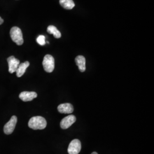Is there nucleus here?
<instances>
[{
    "label": "nucleus",
    "instance_id": "obj_1",
    "mask_svg": "<svg viewBox=\"0 0 154 154\" xmlns=\"http://www.w3.org/2000/svg\"><path fill=\"white\" fill-rule=\"evenodd\" d=\"M28 126L33 130H43L47 126V122L42 116H34L29 120Z\"/></svg>",
    "mask_w": 154,
    "mask_h": 154
},
{
    "label": "nucleus",
    "instance_id": "obj_2",
    "mask_svg": "<svg viewBox=\"0 0 154 154\" xmlns=\"http://www.w3.org/2000/svg\"><path fill=\"white\" fill-rule=\"evenodd\" d=\"M10 34L12 41L17 45L20 46L23 44L22 31L18 27L14 26L11 28Z\"/></svg>",
    "mask_w": 154,
    "mask_h": 154
},
{
    "label": "nucleus",
    "instance_id": "obj_3",
    "mask_svg": "<svg viewBox=\"0 0 154 154\" xmlns=\"http://www.w3.org/2000/svg\"><path fill=\"white\" fill-rule=\"evenodd\" d=\"M42 65L45 72H53L55 67V61L54 57L49 54L45 55L42 62Z\"/></svg>",
    "mask_w": 154,
    "mask_h": 154
},
{
    "label": "nucleus",
    "instance_id": "obj_4",
    "mask_svg": "<svg viewBox=\"0 0 154 154\" xmlns=\"http://www.w3.org/2000/svg\"><path fill=\"white\" fill-rule=\"evenodd\" d=\"M17 122V117L16 116H11V119L8 123H6L4 127V131L6 135H10L14 131V128L16 126Z\"/></svg>",
    "mask_w": 154,
    "mask_h": 154
},
{
    "label": "nucleus",
    "instance_id": "obj_5",
    "mask_svg": "<svg viewBox=\"0 0 154 154\" xmlns=\"http://www.w3.org/2000/svg\"><path fill=\"white\" fill-rule=\"evenodd\" d=\"M81 149V143L78 139L72 140L69 144L68 153L69 154H78Z\"/></svg>",
    "mask_w": 154,
    "mask_h": 154
},
{
    "label": "nucleus",
    "instance_id": "obj_6",
    "mask_svg": "<svg viewBox=\"0 0 154 154\" xmlns=\"http://www.w3.org/2000/svg\"><path fill=\"white\" fill-rule=\"evenodd\" d=\"M76 121V118L74 115H69L64 118L60 123V126L62 129H67Z\"/></svg>",
    "mask_w": 154,
    "mask_h": 154
},
{
    "label": "nucleus",
    "instance_id": "obj_7",
    "mask_svg": "<svg viewBox=\"0 0 154 154\" xmlns=\"http://www.w3.org/2000/svg\"><path fill=\"white\" fill-rule=\"evenodd\" d=\"M7 61L9 65V72L12 74L16 72L17 69L20 65V61L14 56H11L7 59Z\"/></svg>",
    "mask_w": 154,
    "mask_h": 154
},
{
    "label": "nucleus",
    "instance_id": "obj_8",
    "mask_svg": "<svg viewBox=\"0 0 154 154\" xmlns=\"http://www.w3.org/2000/svg\"><path fill=\"white\" fill-rule=\"evenodd\" d=\"M37 97V94L34 91H23L19 95V98L23 102L32 101Z\"/></svg>",
    "mask_w": 154,
    "mask_h": 154
},
{
    "label": "nucleus",
    "instance_id": "obj_9",
    "mask_svg": "<svg viewBox=\"0 0 154 154\" xmlns=\"http://www.w3.org/2000/svg\"><path fill=\"white\" fill-rule=\"evenodd\" d=\"M58 110L62 114H71L74 111V107L72 104L66 103L59 105Z\"/></svg>",
    "mask_w": 154,
    "mask_h": 154
},
{
    "label": "nucleus",
    "instance_id": "obj_10",
    "mask_svg": "<svg viewBox=\"0 0 154 154\" xmlns=\"http://www.w3.org/2000/svg\"><path fill=\"white\" fill-rule=\"evenodd\" d=\"M79 70L81 72H84L86 70V59L82 55H78L75 59Z\"/></svg>",
    "mask_w": 154,
    "mask_h": 154
},
{
    "label": "nucleus",
    "instance_id": "obj_11",
    "mask_svg": "<svg viewBox=\"0 0 154 154\" xmlns=\"http://www.w3.org/2000/svg\"><path fill=\"white\" fill-rule=\"evenodd\" d=\"M30 65V63L28 61H26L22 63H20L16 70V75L18 77H22L25 74L27 68Z\"/></svg>",
    "mask_w": 154,
    "mask_h": 154
},
{
    "label": "nucleus",
    "instance_id": "obj_12",
    "mask_svg": "<svg viewBox=\"0 0 154 154\" xmlns=\"http://www.w3.org/2000/svg\"><path fill=\"white\" fill-rule=\"evenodd\" d=\"M60 4L63 8L68 10H71L75 6L72 0H60Z\"/></svg>",
    "mask_w": 154,
    "mask_h": 154
},
{
    "label": "nucleus",
    "instance_id": "obj_13",
    "mask_svg": "<svg viewBox=\"0 0 154 154\" xmlns=\"http://www.w3.org/2000/svg\"><path fill=\"white\" fill-rule=\"evenodd\" d=\"M47 32L49 34H53L55 38H60L61 37V33L54 26L50 25L47 29Z\"/></svg>",
    "mask_w": 154,
    "mask_h": 154
},
{
    "label": "nucleus",
    "instance_id": "obj_14",
    "mask_svg": "<svg viewBox=\"0 0 154 154\" xmlns=\"http://www.w3.org/2000/svg\"><path fill=\"white\" fill-rule=\"evenodd\" d=\"M37 42L41 46L45 45L46 44V41H45V37L44 35H39L37 38Z\"/></svg>",
    "mask_w": 154,
    "mask_h": 154
},
{
    "label": "nucleus",
    "instance_id": "obj_15",
    "mask_svg": "<svg viewBox=\"0 0 154 154\" xmlns=\"http://www.w3.org/2000/svg\"><path fill=\"white\" fill-rule=\"evenodd\" d=\"M3 22H4V20H3V19L0 17V25H1V24H2V23H3Z\"/></svg>",
    "mask_w": 154,
    "mask_h": 154
},
{
    "label": "nucleus",
    "instance_id": "obj_16",
    "mask_svg": "<svg viewBox=\"0 0 154 154\" xmlns=\"http://www.w3.org/2000/svg\"><path fill=\"white\" fill-rule=\"evenodd\" d=\"M91 154H98V153H97V152H92V153H91Z\"/></svg>",
    "mask_w": 154,
    "mask_h": 154
}]
</instances>
